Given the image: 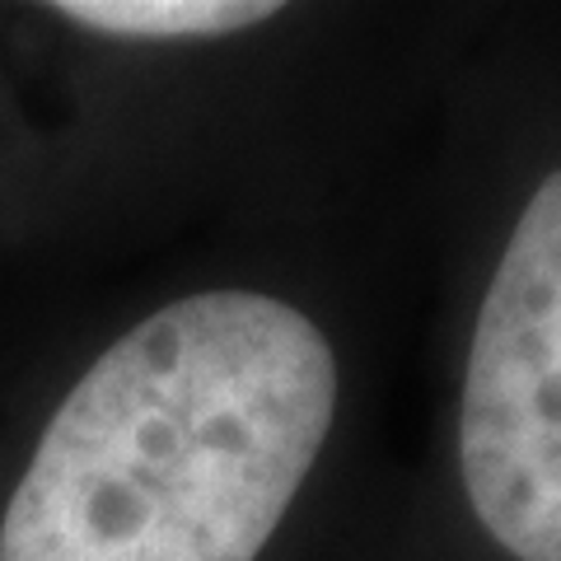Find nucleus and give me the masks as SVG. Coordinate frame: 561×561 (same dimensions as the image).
<instances>
[{"instance_id": "obj_1", "label": "nucleus", "mask_w": 561, "mask_h": 561, "mask_svg": "<svg viewBox=\"0 0 561 561\" xmlns=\"http://www.w3.org/2000/svg\"><path fill=\"white\" fill-rule=\"evenodd\" d=\"M342 360L309 309L216 286L76 379L0 515V561H257L313 478Z\"/></svg>"}, {"instance_id": "obj_2", "label": "nucleus", "mask_w": 561, "mask_h": 561, "mask_svg": "<svg viewBox=\"0 0 561 561\" xmlns=\"http://www.w3.org/2000/svg\"><path fill=\"white\" fill-rule=\"evenodd\" d=\"M454 472L505 561H561V164L519 202L472 309Z\"/></svg>"}, {"instance_id": "obj_3", "label": "nucleus", "mask_w": 561, "mask_h": 561, "mask_svg": "<svg viewBox=\"0 0 561 561\" xmlns=\"http://www.w3.org/2000/svg\"><path fill=\"white\" fill-rule=\"evenodd\" d=\"M57 20H70L84 33L136 43H197L249 33L280 14L267 0H57Z\"/></svg>"}]
</instances>
